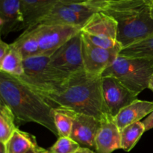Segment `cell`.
I'll return each mask as SVG.
<instances>
[{"instance_id":"obj_1","label":"cell","mask_w":153,"mask_h":153,"mask_svg":"<svg viewBox=\"0 0 153 153\" xmlns=\"http://www.w3.org/2000/svg\"><path fill=\"white\" fill-rule=\"evenodd\" d=\"M102 76L83 71L70 76L58 88L50 92H37L54 108L62 107L99 120L109 114L102 88Z\"/></svg>"},{"instance_id":"obj_2","label":"cell","mask_w":153,"mask_h":153,"mask_svg":"<svg viewBox=\"0 0 153 153\" xmlns=\"http://www.w3.org/2000/svg\"><path fill=\"white\" fill-rule=\"evenodd\" d=\"M0 97L11 109L16 120L38 123L59 137L54 122V108L23 81L0 71Z\"/></svg>"},{"instance_id":"obj_3","label":"cell","mask_w":153,"mask_h":153,"mask_svg":"<svg viewBox=\"0 0 153 153\" xmlns=\"http://www.w3.org/2000/svg\"><path fill=\"white\" fill-rule=\"evenodd\" d=\"M96 4L117 22L123 49L153 35V0H96Z\"/></svg>"},{"instance_id":"obj_4","label":"cell","mask_w":153,"mask_h":153,"mask_svg":"<svg viewBox=\"0 0 153 153\" xmlns=\"http://www.w3.org/2000/svg\"><path fill=\"white\" fill-rule=\"evenodd\" d=\"M153 74V59L147 58L125 57L118 55L102 76L117 79L127 88L137 95L149 88Z\"/></svg>"},{"instance_id":"obj_5","label":"cell","mask_w":153,"mask_h":153,"mask_svg":"<svg viewBox=\"0 0 153 153\" xmlns=\"http://www.w3.org/2000/svg\"><path fill=\"white\" fill-rule=\"evenodd\" d=\"M24 74L19 78L38 92L58 90L70 76L50 64V56L37 55L24 60Z\"/></svg>"},{"instance_id":"obj_6","label":"cell","mask_w":153,"mask_h":153,"mask_svg":"<svg viewBox=\"0 0 153 153\" xmlns=\"http://www.w3.org/2000/svg\"><path fill=\"white\" fill-rule=\"evenodd\" d=\"M32 28L39 42L40 55L45 56H51L82 30L79 26L62 24H38Z\"/></svg>"},{"instance_id":"obj_7","label":"cell","mask_w":153,"mask_h":153,"mask_svg":"<svg viewBox=\"0 0 153 153\" xmlns=\"http://www.w3.org/2000/svg\"><path fill=\"white\" fill-rule=\"evenodd\" d=\"M50 64L69 76L85 71L82 56L81 31L51 55Z\"/></svg>"},{"instance_id":"obj_8","label":"cell","mask_w":153,"mask_h":153,"mask_svg":"<svg viewBox=\"0 0 153 153\" xmlns=\"http://www.w3.org/2000/svg\"><path fill=\"white\" fill-rule=\"evenodd\" d=\"M81 34L85 72L89 74L102 76L103 72L116 60L120 52L99 47L91 43L85 33L81 31Z\"/></svg>"},{"instance_id":"obj_9","label":"cell","mask_w":153,"mask_h":153,"mask_svg":"<svg viewBox=\"0 0 153 153\" xmlns=\"http://www.w3.org/2000/svg\"><path fill=\"white\" fill-rule=\"evenodd\" d=\"M102 88L104 100L109 114L116 117L122 109L137 100V96L127 88L117 79L102 76Z\"/></svg>"},{"instance_id":"obj_10","label":"cell","mask_w":153,"mask_h":153,"mask_svg":"<svg viewBox=\"0 0 153 153\" xmlns=\"http://www.w3.org/2000/svg\"><path fill=\"white\" fill-rule=\"evenodd\" d=\"M100 126V120L91 115L76 113L70 137L82 147L95 149V140Z\"/></svg>"},{"instance_id":"obj_11","label":"cell","mask_w":153,"mask_h":153,"mask_svg":"<svg viewBox=\"0 0 153 153\" xmlns=\"http://www.w3.org/2000/svg\"><path fill=\"white\" fill-rule=\"evenodd\" d=\"M101 126L95 140L97 153H112L121 149V134L114 117L107 114L102 117Z\"/></svg>"},{"instance_id":"obj_12","label":"cell","mask_w":153,"mask_h":153,"mask_svg":"<svg viewBox=\"0 0 153 153\" xmlns=\"http://www.w3.org/2000/svg\"><path fill=\"white\" fill-rule=\"evenodd\" d=\"M59 0H21L22 24L20 30L33 28L51 11Z\"/></svg>"},{"instance_id":"obj_13","label":"cell","mask_w":153,"mask_h":153,"mask_svg":"<svg viewBox=\"0 0 153 153\" xmlns=\"http://www.w3.org/2000/svg\"><path fill=\"white\" fill-rule=\"evenodd\" d=\"M91 16L77 13L68 4L58 1L47 15L42 18L38 24H62L79 26L81 28L86 23Z\"/></svg>"},{"instance_id":"obj_14","label":"cell","mask_w":153,"mask_h":153,"mask_svg":"<svg viewBox=\"0 0 153 153\" xmlns=\"http://www.w3.org/2000/svg\"><path fill=\"white\" fill-rule=\"evenodd\" d=\"M22 24L21 0H0V34L19 31Z\"/></svg>"},{"instance_id":"obj_15","label":"cell","mask_w":153,"mask_h":153,"mask_svg":"<svg viewBox=\"0 0 153 153\" xmlns=\"http://www.w3.org/2000/svg\"><path fill=\"white\" fill-rule=\"evenodd\" d=\"M81 31L90 35L117 40V23L110 16L99 11L88 19Z\"/></svg>"},{"instance_id":"obj_16","label":"cell","mask_w":153,"mask_h":153,"mask_svg":"<svg viewBox=\"0 0 153 153\" xmlns=\"http://www.w3.org/2000/svg\"><path fill=\"white\" fill-rule=\"evenodd\" d=\"M153 111V102L149 101L136 100L119 112L114 120L119 129L139 122L149 115Z\"/></svg>"},{"instance_id":"obj_17","label":"cell","mask_w":153,"mask_h":153,"mask_svg":"<svg viewBox=\"0 0 153 153\" xmlns=\"http://www.w3.org/2000/svg\"><path fill=\"white\" fill-rule=\"evenodd\" d=\"M5 146L7 153H37L42 149L37 144L35 136L19 128L14 131Z\"/></svg>"},{"instance_id":"obj_18","label":"cell","mask_w":153,"mask_h":153,"mask_svg":"<svg viewBox=\"0 0 153 153\" xmlns=\"http://www.w3.org/2000/svg\"><path fill=\"white\" fill-rule=\"evenodd\" d=\"M12 43L20 52L24 60L40 55L39 42L32 28L25 29Z\"/></svg>"},{"instance_id":"obj_19","label":"cell","mask_w":153,"mask_h":153,"mask_svg":"<svg viewBox=\"0 0 153 153\" xmlns=\"http://www.w3.org/2000/svg\"><path fill=\"white\" fill-rule=\"evenodd\" d=\"M8 52L1 61H0V71L9 75L20 77L24 74V59L20 52L10 43Z\"/></svg>"},{"instance_id":"obj_20","label":"cell","mask_w":153,"mask_h":153,"mask_svg":"<svg viewBox=\"0 0 153 153\" xmlns=\"http://www.w3.org/2000/svg\"><path fill=\"white\" fill-rule=\"evenodd\" d=\"M16 117L7 105L0 100V143L6 144L14 131L18 128L16 126Z\"/></svg>"},{"instance_id":"obj_21","label":"cell","mask_w":153,"mask_h":153,"mask_svg":"<svg viewBox=\"0 0 153 153\" xmlns=\"http://www.w3.org/2000/svg\"><path fill=\"white\" fill-rule=\"evenodd\" d=\"M76 114V112L65 108H54V122L59 137H70Z\"/></svg>"},{"instance_id":"obj_22","label":"cell","mask_w":153,"mask_h":153,"mask_svg":"<svg viewBox=\"0 0 153 153\" xmlns=\"http://www.w3.org/2000/svg\"><path fill=\"white\" fill-rule=\"evenodd\" d=\"M146 131L143 122L134 123L125 127L120 131L121 149L129 152L134 147L138 140Z\"/></svg>"},{"instance_id":"obj_23","label":"cell","mask_w":153,"mask_h":153,"mask_svg":"<svg viewBox=\"0 0 153 153\" xmlns=\"http://www.w3.org/2000/svg\"><path fill=\"white\" fill-rule=\"evenodd\" d=\"M119 55L125 57L147 58L153 59V35L128 47L124 48L120 52Z\"/></svg>"},{"instance_id":"obj_24","label":"cell","mask_w":153,"mask_h":153,"mask_svg":"<svg viewBox=\"0 0 153 153\" xmlns=\"http://www.w3.org/2000/svg\"><path fill=\"white\" fill-rule=\"evenodd\" d=\"M82 146L70 137H59L49 148V153H76Z\"/></svg>"},{"instance_id":"obj_25","label":"cell","mask_w":153,"mask_h":153,"mask_svg":"<svg viewBox=\"0 0 153 153\" xmlns=\"http://www.w3.org/2000/svg\"><path fill=\"white\" fill-rule=\"evenodd\" d=\"M10 47V44L6 43L2 40H0V61H1L4 58V57L6 55V54L8 52Z\"/></svg>"},{"instance_id":"obj_26","label":"cell","mask_w":153,"mask_h":153,"mask_svg":"<svg viewBox=\"0 0 153 153\" xmlns=\"http://www.w3.org/2000/svg\"><path fill=\"white\" fill-rule=\"evenodd\" d=\"M143 123L145 126L146 131L153 128V111L149 114V116L143 121Z\"/></svg>"},{"instance_id":"obj_27","label":"cell","mask_w":153,"mask_h":153,"mask_svg":"<svg viewBox=\"0 0 153 153\" xmlns=\"http://www.w3.org/2000/svg\"><path fill=\"white\" fill-rule=\"evenodd\" d=\"M94 1V0H59L61 2L64 4H76V3H85L88 1Z\"/></svg>"},{"instance_id":"obj_28","label":"cell","mask_w":153,"mask_h":153,"mask_svg":"<svg viewBox=\"0 0 153 153\" xmlns=\"http://www.w3.org/2000/svg\"><path fill=\"white\" fill-rule=\"evenodd\" d=\"M76 153H97V152H94V151L92 150V149H88V148L81 147Z\"/></svg>"},{"instance_id":"obj_29","label":"cell","mask_w":153,"mask_h":153,"mask_svg":"<svg viewBox=\"0 0 153 153\" xmlns=\"http://www.w3.org/2000/svg\"><path fill=\"white\" fill-rule=\"evenodd\" d=\"M149 89H150L151 91L153 92V74L152 75L150 78V80H149Z\"/></svg>"},{"instance_id":"obj_30","label":"cell","mask_w":153,"mask_h":153,"mask_svg":"<svg viewBox=\"0 0 153 153\" xmlns=\"http://www.w3.org/2000/svg\"><path fill=\"white\" fill-rule=\"evenodd\" d=\"M37 153H49V150H48V149H43V148H42V149H40V150Z\"/></svg>"}]
</instances>
